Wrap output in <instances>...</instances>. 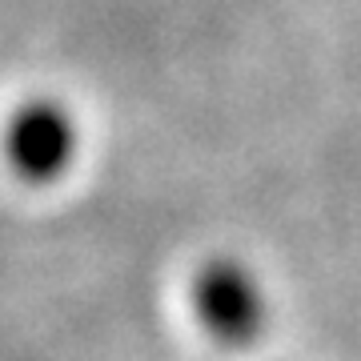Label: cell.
<instances>
[{
    "label": "cell",
    "instance_id": "obj_1",
    "mask_svg": "<svg viewBox=\"0 0 361 361\" xmlns=\"http://www.w3.org/2000/svg\"><path fill=\"white\" fill-rule=\"evenodd\" d=\"M189 297H193V313L201 329L217 345L249 349L265 334V322H269L265 293H261L257 277L237 257H209L193 273Z\"/></svg>",
    "mask_w": 361,
    "mask_h": 361
},
{
    "label": "cell",
    "instance_id": "obj_2",
    "mask_svg": "<svg viewBox=\"0 0 361 361\" xmlns=\"http://www.w3.org/2000/svg\"><path fill=\"white\" fill-rule=\"evenodd\" d=\"M77 157V121L56 101H28L8 121V165L28 185L65 177Z\"/></svg>",
    "mask_w": 361,
    "mask_h": 361
}]
</instances>
